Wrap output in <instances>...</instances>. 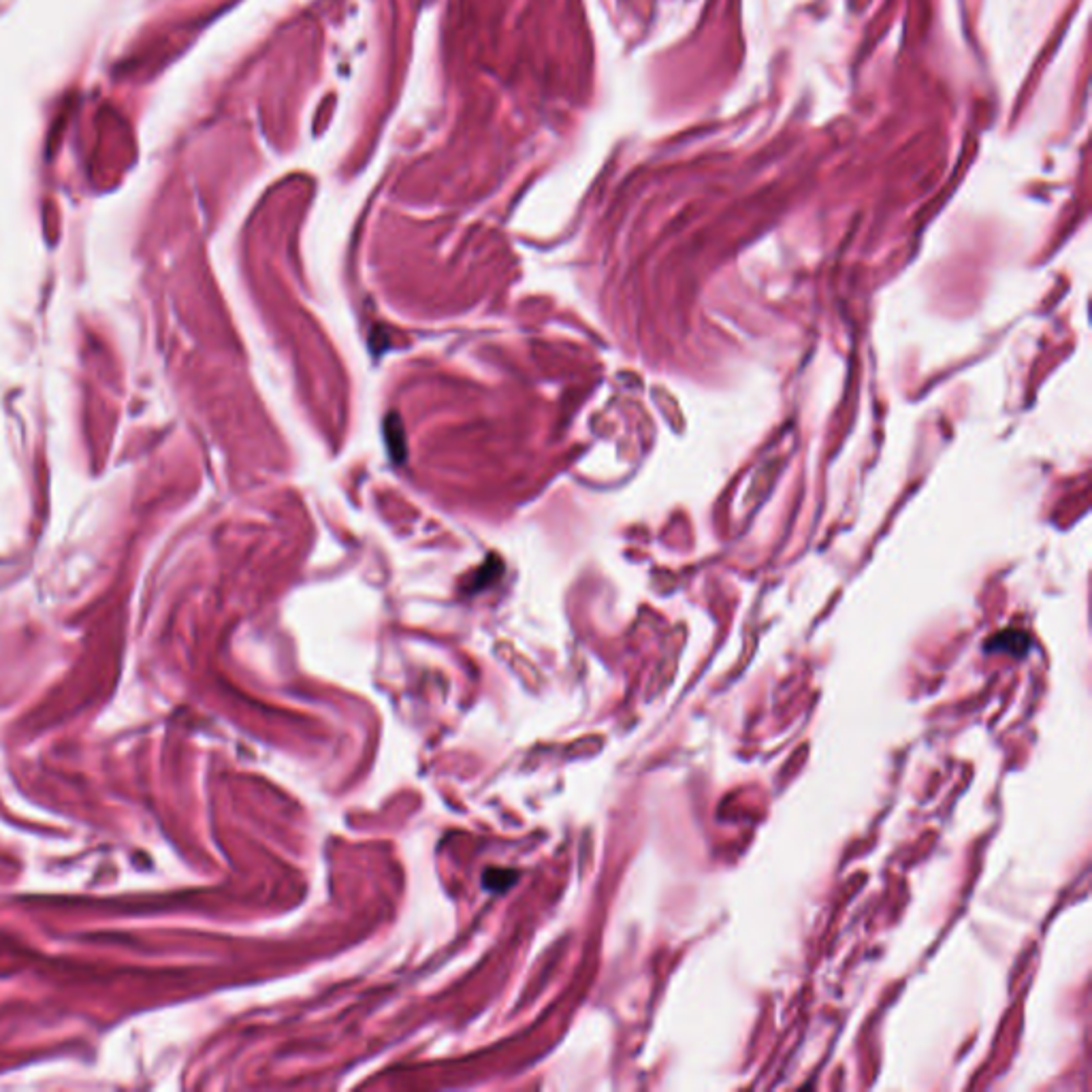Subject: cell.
<instances>
[{
    "instance_id": "1",
    "label": "cell",
    "mask_w": 1092,
    "mask_h": 1092,
    "mask_svg": "<svg viewBox=\"0 0 1092 1092\" xmlns=\"http://www.w3.org/2000/svg\"><path fill=\"white\" fill-rule=\"evenodd\" d=\"M515 870H502V868H491L484 872V886L486 890H506L517 882Z\"/></svg>"
}]
</instances>
